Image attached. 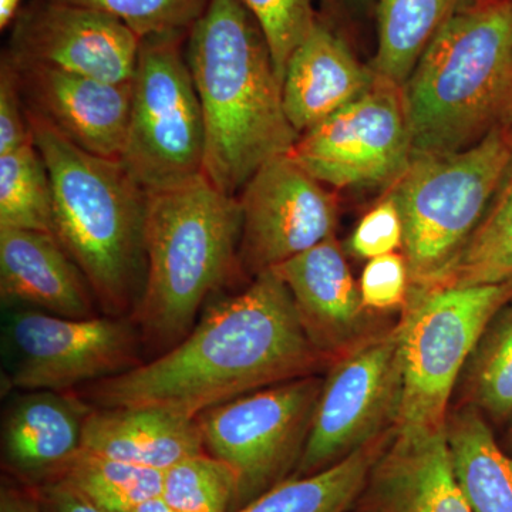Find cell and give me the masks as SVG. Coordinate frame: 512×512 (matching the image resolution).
<instances>
[{
	"label": "cell",
	"mask_w": 512,
	"mask_h": 512,
	"mask_svg": "<svg viewBox=\"0 0 512 512\" xmlns=\"http://www.w3.org/2000/svg\"><path fill=\"white\" fill-rule=\"evenodd\" d=\"M322 356L291 292L269 269L210 306L163 356L94 383L92 399L101 407L156 406L197 420L245 394L311 376Z\"/></svg>",
	"instance_id": "obj_1"
},
{
	"label": "cell",
	"mask_w": 512,
	"mask_h": 512,
	"mask_svg": "<svg viewBox=\"0 0 512 512\" xmlns=\"http://www.w3.org/2000/svg\"><path fill=\"white\" fill-rule=\"evenodd\" d=\"M185 56L204 116V174L238 197L262 164L299 138L268 40L242 0H211L188 33Z\"/></svg>",
	"instance_id": "obj_2"
},
{
	"label": "cell",
	"mask_w": 512,
	"mask_h": 512,
	"mask_svg": "<svg viewBox=\"0 0 512 512\" xmlns=\"http://www.w3.org/2000/svg\"><path fill=\"white\" fill-rule=\"evenodd\" d=\"M53 192V232L110 316L137 306L147 274L148 194L119 160L74 146L26 110Z\"/></svg>",
	"instance_id": "obj_3"
},
{
	"label": "cell",
	"mask_w": 512,
	"mask_h": 512,
	"mask_svg": "<svg viewBox=\"0 0 512 512\" xmlns=\"http://www.w3.org/2000/svg\"><path fill=\"white\" fill-rule=\"evenodd\" d=\"M413 158L512 127V0H463L403 86Z\"/></svg>",
	"instance_id": "obj_4"
},
{
	"label": "cell",
	"mask_w": 512,
	"mask_h": 512,
	"mask_svg": "<svg viewBox=\"0 0 512 512\" xmlns=\"http://www.w3.org/2000/svg\"><path fill=\"white\" fill-rule=\"evenodd\" d=\"M238 197L201 174L173 190L148 194L147 274L134 322L161 346L191 332L202 303L239 264Z\"/></svg>",
	"instance_id": "obj_5"
},
{
	"label": "cell",
	"mask_w": 512,
	"mask_h": 512,
	"mask_svg": "<svg viewBox=\"0 0 512 512\" xmlns=\"http://www.w3.org/2000/svg\"><path fill=\"white\" fill-rule=\"evenodd\" d=\"M512 163L511 127L476 146L414 157L387 191L402 215L412 292L433 288L473 237Z\"/></svg>",
	"instance_id": "obj_6"
},
{
	"label": "cell",
	"mask_w": 512,
	"mask_h": 512,
	"mask_svg": "<svg viewBox=\"0 0 512 512\" xmlns=\"http://www.w3.org/2000/svg\"><path fill=\"white\" fill-rule=\"evenodd\" d=\"M512 301V279L410 292L400 320L402 403L396 433L444 429L448 402L481 336Z\"/></svg>",
	"instance_id": "obj_7"
},
{
	"label": "cell",
	"mask_w": 512,
	"mask_h": 512,
	"mask_svg": "<svg viewBox=\"0 0 512 512\" xmlns=\"http://www.w3.org/2000/svg\"><path fill=\"white\" fill-rule=\"evenodd\" d=\"M188 33L141 39L121 163L147 194L204 174V116L183 50Z\"/></svg>",
	"instance_id": "obj_8"
},
{
	"label": "cell",
	"mask_w": 512,
	"mask_h": 512,
	"mask_svg": "<svg viewBox=\"0 0 512 512\" xmlns=\"http://www.w3.org/2000/svg\"><path fill=\"white\" fill-rule=\"evenodd\" d=\"M322 384L313 376L299 377L197 417L205 451L227 464L237 478L235 511L286 480L298 466Z\"/></svg>",
	"instance_id": "obj_9"
},
{
	"label": "cell",
	"mask_w": 512,
	"mask_h": 512,
	"mask_svg": "<svg viewBox=\"0 0 512 512\" xmlns=\"http://www.w3.org/2000/svg\"><path fill=\"white\" fill-rule=\"evenodd\" d=\"M400 328L357 343L322 384L295 474L325 470L396 427L402 403Z\"/></svg>",
	"instance_id": "obj_10"
},
{
	"label": "cell",
	"mask_w": 512,
	"mask_h": 512,
	"mask_svg": "<svg viewBox=\"0 0 512 512\" xmlns=\"http://www.w3.org/2000/svg\"><path fill=\"white\" fill-rule=\"evenodd\" d=\"M288 154L330 187L389 188L413 160L403 87L376 76L359 99L301 134Z\"/></svg>",
	"instance_id": "obj_11"
},
{
	"label": "cell",
	"mask_w": 512,
	"mask_h": 512,
	"mask_svg": "<svg viewBox=\"0 0 512 512\" xmlns=\"http://www.w3.org/2000/svg\"><path fill=\"white\" fill-rule=\"evenodd\" d=\"M5 333L15 389L66 392L137 366L136 330L117 316L72 319L20 308Z\"/></svg>",
	"instance_id": "obj_12"
},
{
	"label": "cell",
	"mask_w": 512,
	"mask_h": 512,
	"mask_svg": "<svg viewBox=\"0 0 512 512\" xmlns=\"http://www.w3.org/2000/svg\"><path fill=\"white\" fill-rule=\"evenodd\" d=\"M239 264L259 275L335 237L338 201L289 154L258 168L238 195Z\"/></svg>",
	"instance_id": "obj_13"
},
{
	"label": "cell",
	"mask_w": 512,
	"mask_h": 512,
	"mask_svg": "<svg viewBox=\"0 0 512 512\" xmlns=\"http://www.w3.org/2000/svg\"><path fill=\"white\" fill-rule=\"evenodd\" d=\"M141 39L119 19L57 0H32L13 20L6 52L109 83H131Z\"/></svg>",
	"instance_id": "obj_14"
},
{
	"label": "cell",
	"mask_w": 512,
	"mask_h": 512,
	"mask_svg": "<svg viewBox=\"0 0 512 512\" xmlns=\"http://www.w3.org/2000/svg\"><path fill=\"white\" fill-rule=\"evenodd\" d=\"M12 60L26 110L94 156L119 160L127 143L131 83L117 84Z\"/></svg>",
	"instance_id": "obj_15"
},
{
	"label": "cell",
	"mask_w": 512,
	"mask_h": 512,
	"mask_svg": "<svg viewBox=\"0 0 512 512\" xmlns=\"http://www.w3.org/2000/svg\"><path fill=\"white\" fill-rule=\"evenodd\" d=\"M272 272L291 292L303 328L325 355L359 338L367 309L359 285L336 237L274 266Z\"/></svg>",
	"instance_id": "obj_16"
},
{
	"label": "cell",
	"mask_w": 512,
	"mask_h": 512,
	"mask_svg": "<svg viewBox=\"0 0 512 512\" xmlns=\"http://www.w3.org/2000/svg\"><path fill=\"white\" fill-rule=\"evenodd\" d=\"M376 74L363 66L345 37L318 18L286 64L282 100L296 133H306L365 94Z\"/></svg>",
	"instance_id": "obj_17"
},
{
	"label": "cell",
	"mask_w": 512,
	"mask_h": 512,
	"mask_svg": "<svg viewBox=\"0 0 512 512\" xmlns=\"http://www.w3.org/2000/svg\"><path fill=\"white\" fill-rule=\"evenodd\" d=\"M0 295L5 305L93 318L92 289L55 234L0 228Z\"/></svg>",
	"instance_id": "obj_18"
},
{
	"label": "cell",
	"mask_w": 512,
	"mask_h": 512,
	"mask_svg": "<svg viewBox=\"0 0 512 512\" xmlns=\"http://www.w3.org/2000/svg\"><path fill=\"white\" fill-rule=\"evenodd\" d=\"M367 487L370 512H473L454 478L446 427L394 431Z\"/></svg>",
	"instance_id": "obj_19"
},
{
	"label": "cell",
	"mask_w": 512,
	"mask_h": 512,
	"mask_svg": "<svg viewBox=\"0 0 512 512\" xmlns=\"http://www.w3.org/2000/svg\"><path fill=\"white\" fill-rule=\"evenodd\" d=\"M93 410L66 392L36 390L19 397L3 421V460L29 484L49 480L82 450Z\"/></svg>",
	"instance_id": "obj_20"
},
{
	"label": "cell",
	"mask_w": 512,
	"mask_h": 512,
	"mask_svg": "<svg viewBox=\"0 0 512 512\" xmlns=\"http://www.w3.org/2000/svg\"><path fill=\"white\" fill-rule=\"evenodd\" d=\"M82 450L165 471L205 448L197 420L156 406H119L90 413Z\"/></svg>",
	"instance_id": "obj_21"
},
{
	"label": "cell",
	"mask_w": 512,
	"mask_h": 512,
	"mask_svg": "<svg viewBox=\"0 0 512 512\" xmlns=\"http://www.w3.org/2000/svg\"><path fill=\"white\" fill-rule=\"evenodd\" d=\"M451 468L473 512H512V458L501 450L476 406L446 424Z\"/></svg>",
	"instance_id": "obj_22"
},
{
	"label": "cell",
	"mask_w": 512,
	"mask_h": 512,
	"mask_svg": "<svg viewBox=\"0 0 512 512\" xmlns=\"http://www.w3.org/2000/svg\"><path fill=\"white\" fill-rule=\"evenodd\" d=\"M463 0H377V46L370 69L404 86L434 37Z\"/></svg>",
	"instance_id": "obj_23"
},
{
	"label": "cell",
	"mask_w": 512,
	"mask_h": 512,
	"mask_svg": "<svg viewBox=\"0 0 512 512\" xmlns=\"http://www.w3.org/2000/svg\"><path fill=\"white\" fill-rule=\"evenodd\" d=\"M382 454L377 439L318 473L286 478L234 512H345L367 487Z\"/></svg>",
	"instance_id": "obj_24"
},
{
	"label": "cell",
	"mask_w": 512,
	"mask_h": 512,
	"mask_svg": "<svg viewBox=\"0 0 512 512\" xmlns=\"http://www.w3.org/2000/svg\"><path fill=\"white\" fill-rule=\"evenodd\" d=\"M511 279L512 163L473 237L433 288H467Z\"/></svg>",
	"instance_id": "obj_25"
},
{
	"label": "cell",
	"mask_w": 512,
	"mask_h": 512,
	"mask_svg": "<svg viewBox=\"0 0 512 512\" xmlns=\"http://www.w3.org/2000/svg\"><path fill=\"white\" fill-rule=\"evenodd\" d=\"M163 478L164 471L80 450L46 481L70 485L103 510L131 512L151 498L160 497Z\"/></svg>",
	"instance_id": "obj_26"
},
{
	"label": "cell",
	"mask_w": 512,
	"mask_h": 512,
	"mask_svg": "<svg viewBox=\"0 0 512 512\" xmlns=\"http://www.w3.org/2000/svg\"><path fill=\"white\" fill-rule=\"evenodd\" d=\"M0 228L53 232V192L35 140L0 154Z\"/></svg>",
	"instance_id": "obj_27"
},
{
	"label": "cell",
	"mask_w": 512,
	"mask_h": 512,
	"mask_svg": "<svg viewBox=\"0 0 512 512\" xmlns=\"http://www.w3.org/2000/svg\"><path fill=\"white\" fill-rule=\"evenodd\" d=\"M471 402L491 419L512 417V301L491 320L468 362Z\"/></svg>",
	"instance_id": "obj_28"
},
{
	"label": "cell",
	"mask_w": 512,
	"mask_h": 512,
	"mask_svg": "<svg viewBox=\"0 0 512 512\" xmlns=\"http://www.w3.org/2000/svg\"><path fill=\"white\" fill-rule=\"evenodd\" d=\"M237 493L231 468L207 451L164 471L161 497L175 512H234Z\"/></svg>",
	"instance_id": "obj_29"
},
{
	"label": "cell",
	"mask_w": 512,
	"mask_h": 512,
	"mask_svg": "<svg viewBox=\"0 0 512 512\" xmlns=\"http://www.w3.org/2000/svg\"><path fill=\"white\" fill-rule=\"evenodd\" d=\"M107 13L140 39L167 33H188L211 0H57Z\"/></svg>",
	"instance_id": "obj_30"
},
{
	"label": "cell",
	"mask_w": 512,
	"mask_h": 512,
	"mask_svg": "<svg viewBox=\"0 0 512 512\" xmlns=\"http://www.w3.org/2000/svg\"><path fill=\"white\" fill-rule=\"evenodd\" d=\"M264 30L276 73L284 80L286 64L318 22L315 0H242Z\"/></svg>",
	"instance_id": "obj_31"
},
{
	"label": "cell",
	"mask_w": 512,
	"mask_h": 512,
	"mask_svg": "<svg viewBox=\"0 0 512 512\" xmlns=\"http://www.w3.org/2000/svg\"><path fill=\"white\" fill-rule=\"evenodd\" d=\"M360 295L367 311L406 308L412 292L409 264L399 252L377 256L367 262L360 278Z\"/></svg>",
	"instance_id": "obj_32"
},
{
	"label": "cell",
	"mask_w": 512,
	"mask_h": 512,
	"mask_svg": "<svg viewBox=\"0 0 512 512\" xmlns=\"http://www.w3.org/2000/svg\"><path fill=\"white\" fill-rule=\"evenodd\" d=\"M403 220L397 202L387 191L352 232L349 238L350 254L360 259H373L392 254L403 248Z\"/></svg>",
	"instance_id": "obj_33"
},
{
	"label": "cell",
	"mask_w": 512,
	"mask_h": 512,
	"mask_svg": "<svg viewBox=\"0 0 512 512\" xmlns=\"http://www.w3.org/2000/svg\"><path fill=\"white\" fill-rule=\"evenodd\" d=\"M32 140L18 73L12 60L3 52L0 63V154L16 150Z\"/></svg>",
	"instance_id": "obj_34"
},
{
	"label": "cell",
	"mask_w": 512,
	"mask_h": 512,
	"mask_svg": "<svg viewBox=\"0 0 512 512\" xmlns=\"http://www.w3.org/2000/svg\"><path fill=\"white\" fill-rule=\"evenodd\" d=\"M45 512H111L97 507L62 481L32 485Z\"/></svg>",
	"instance_id": "obj_35"
},
{
	"label": "cell",
	"mask_w": 512,
	"mask_h": 512,
	"mask_svg": "<svg viewBox=\"0 0 512 512\" xmlns=\"http://www.w3.org/2000/svg\"><path fill=\"white\" fill-rule=\"evenodd\" d=\"M0 512H45L35 488L2 487L0 491Z\"/></svg>",
	"instance_id": "obj_36"
},
{
	"label": "cell",
	"mask_w": 512,
	"mask_h": 512,
	"mask_svg": "<svg viewBox=\"0 0 512 512\" xmlns=\"http://www.w3.org/2000/svg\"><path fill=\"white\" fill-rule=\"evenodd\" d=\"M333 5L339 6L350 15L362 16L376 12L377 0H330Z\"/></svg>",
	"instance_id": "obj_37"
},
{
	"label": "cell",
	"mask_w": 512,
	"mask_h": 512,
	"mask_svg": "<svg viewBox=\"0 0 512 512\" xmlns=\"http://www.w3.org/2000/svg\"><path fill=\"white\" fill-rule=\"evenodd\" d=\"M20 0H0V28H8L18 16Z\"/></svg>",
	"instance_id": "obj_38"
},
{
	"label": "cell",
	"mask_w": 512,
	"mask_h": 512,
	"mask_svg": "<svg viewBox=\"0 0 512 512\" xmlns=\"http://www.w3.org/2000/svg\"><path fill=\"white\" fill-rule=\"evenodd\" d=\"M131 512H175L173 508L170 507L167 503H165L164 498L156 497L151 498V500L146 501V503L138 505L137 508H134Z\"/></svg>",
	"instance_id": "obj_39"
},
{
	"label": "cell",
	"mask_w": 512,
	"mask_h": 512,
	"mask_svg": "<svg viewBox=\"0 0 512 512\" xmlns=\"http://www.w3.org/2000/svg\"><path fill=\"white\" fill-rule=\"evenodd\" d=\"M508 444H510V446L512 448V424H511L510 430H508Z\"/></svg>",
	"instance_id": "obj_40"
},
{
	"label": "cell",
	"mask_w": 512,
	"mask_h": 512,
	"mask_svg": "<svg viewBox=\"0 0 512 512\" xmlns=\"http://www.w3.org/2000/svg\"><path fill=\"white\" fill-rule=\"evenodd\" d=\"M511 130H512V127H511Z\"/></svg>",
	"instance_id": "obj_41"
}]
</instances>
